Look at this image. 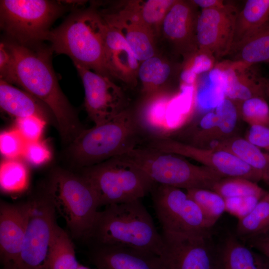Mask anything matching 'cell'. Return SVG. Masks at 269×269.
Segmentation results:
<instances>
[{"mask_svg":"<svg viewBox=\"0 0 269 269\" xmlns=\"http://www.w3.org/2000/svg\"><path fill=\"white\" fill-rule=\"evenodd\" d=\"M12 59V85L19 86L51 111L62 142L69 145L85 129L62 92L51 63L50 48L3 42Z\"/></svg>","mask_w":269,"mask_h":269,"instance_id":"6da1fadb","label":"cell"},{"mask_svg":"<svg viewBox=\"0 0 269 269\" xmlns=\"http://www.w3.org/2000/svg\"><path fill=\"white\" fill-rule=\"evenodd\" d=\"M145 127L138 111L129 108L110 121L85 129L68 146L70 162L82 169L120 156L145 140Z\"/></svg>","mask_w":269,"mask_h":269,"instance_id":"7a4b0ae2","label":"cell"},{"mask_svg":"<svg viewBox=\"0 0 269 269\" xmlns=\"http://www.w3.org/2000/svg\"><path fill=\"white\" fill-rule=\"evenodd\" d=\"M86 239L92 246H121L150 252L160 256L161 234L140 200L105 206L98 211Z\"/></svg>","mask_w":269,"mask_h":269,"instance_id":"3957f363","label":"cell"},{"mask_svg":"<svg viewBox=\"0 0 269 269\" xmlns=\"http://www.w3.org/2000/svg\"><path fill=\"white\" fill-rule=\"evenodd\" d=\"M104 21L93 9L75 12L55 29L46 40L57 54H65L79 66L109 77L106 67L104 43Z\"/></svg>","mask_w":269,"mask_h":269,"instance_id":"277c9868","label":"cell"},{"mask_svg":"<svg viewBox=\"0 0 269 269\" xmlns=\"http://www.w3.org/2000/svg\"><path fill=\"white\" fill-rule=\"evenodd\" d=\"M181 156L140 145L117 157L141 170L154 183L186 190H212L223 178L212 169L192 164Z\"/></svg>","mask_w":269,"mask_h":269,"instance_id":"5b68a950","label":"cell"},{"mask_svg":"<svg viewBox=\"0 0 269 269\" xmlns=\"http://www.w3.org/2000/svg\"><path fill=\"white\" fill-rule=\"evenodd\" d=\"M47 186L56 212L65 220L71 236L87 239L100 207L89 181L81 173L57 168Z\"/></svg>","mask_w":269,"mask_h":269,"instance_id":"8992f818","label":"cell"},{"mask_svg":"<svg viewBox=\"0 0 269 269\" xmlns=\"http://www.w3.org/2000/svg\"><path fill=\"white\" fill-rule=\"evenodd\" d=\"M81 169L95 190L100 207L140 200L155 184L141 170L117 157Z\"/></svg>","mask_w":269,"mask_h":269,"instance_id":"52a82bcc","label":"cell"},{"mask_svg":"<svg viewBox=\"0 0 269 269\" xmlns=\"http://www.w3.org/2000/svg\"><path fill=\"white\" fill-rule=\"evenodd\" d=\"M64 10V5L55 1L2 0L0 27L20 44L37 45L46 40L51 24Z\"/></svg>","mask_w":269,"mask_h":269,"instance_id":"ba28073f","label":"cell"},{"mask_svg":"<svg viewBox=\"0 0 269 269\" xmlns=\"http://www.w3.org/2000/svg\"><path fill=\"white\" fill-rule=\"evenodd\" d=\"M29 212L18 269H49L50 247L58 224L56 210L47 186L28 199Z\"/></svg>","mask_w":269,"mask_h":269,"instance_id":"9c48e42d","label":"cell"},{"mask_svg":"<svg viewBox=\"0 0 269 269\" xmlns=\"http://www.w3.org/2000/svg\"><path fill=\"white\" fill-rule=\"evenodd\" d=\"M153 208L162 232L210 235L211 229L198 205L180 188L155 183Z\"/></svg>","mask_w":269,"mask_h":269,"instance_id":"30bf717a","label":"cell"},{"mask_svg":"<svg viewBox=\"0 0 269 269\" xmlns=\"http://www.w3.org/2000/svg\"><path fill=\"white\" fill-rule=\"evenodd\" d=\"M142 145L190 158L223 178L242 177L256 183L263 180L259 172L226 150L194 146L162 134L148 135Z\"/></svg>","mask_w":269,"mask_h":269,"instance_id":"8fae6325","label":"cell"},{"mask_svg":"<svg viewBox=\"0 0 269 269\" xmlns=\"http://www.w3.org/2000/svg\"><path fill=\"white\" fill-rule=\"evenodd\" d=\"M84 88V106L95 125L106 123L128 108L122 88L110 77L75 66Z\"/></svg>","mask_w":269,"mask_h":269,"instance_id":"7c38bea8","label":"cell"},{"mask_svg":"<svg viewBox=\"0 0 269 269\" xmlns=\"http://www.w3.org/2000/svg\"><path fill=\"white\" fill-rule=\"evenodd\" d=\"M160 255L164 269H213L214 247L211 235L162 232Z\"/></svg>","mask_w":269,"mask_h":269,"instance_id":"4fadbf2b","label":"cell"},{"mask_svg":"<svg viewBox=\"0 0 269 269\" xmlns=\"http://www.w3.org/2000/svg\"><path fill=\"white\" fill-rule=\"evenodd\" d=\"M238 12L231 4L202 9L196 25L198 50L210 53L216 59L228 55L233 43Z\"/></svg>","mask_w":269,"mask_h":269,"instance_id":"5bb4252c","label":"cell"},{"mask_svg":"<svg viewBox=\"0 0 269 269\" xmlns=\"http://www.w3.org/2000/svg\"><path fill=\"white\" fill-rule=\"evenodd\" d=\"M196 7L191 1L175 0L160 28L176 51L187 58L198 50L196 25L199 13Z\"/></svg>","mask_w":269,"mask_h":269,"instance_id":"9a60e30c","label":"cell"},{"mask_svg":"<svg viewBox=\"0 0 269 269\" xmlns=\"http://www.w3.org/2000/svg\"><path fill=\"white\" fill-rule=\"evenodd\" d=\"M29 212L25 202L0 203V252L3 264H16L21 252Z\"/></svg>","mask_w":269,"mask_h":269,"instance_id":"2e32d148","label":"cell"},{"mask_svg":"<svg viewBox=\"0 0 269 269\" xmlns=\"http://www.w3.org/2000/svg\"><path fill=\"white\" fill-rule=\"evenodd\" d=\"M104 21L105 59L109 76L116 77L134 87L137 84V71L140 63L122 34Z\"/></svg>","mask_w":269,"mask_h":269,"instance_id":"e0dca14e","label":"cell"},{"mask_svg":"<svg viewBox=\"0 0 269 269\" xmlns=\"http://www.w3.org/2000/svg\"><path fill=\"white\" fill-rule=\"evenodd\" d=\"M90 259L96 269H164L158 255L121 246H92Z\"/></svg>","mask_w":269,"mask_h":269,"instance_id":"ac0fdd59","label":"cell"},{"mask_svg":"<svg viewBox=\"0 0 269 269\" xmlns=\"http://www.w3.org/2000/svg\"><path fill=\"white\" fill-rule=\"evenodd\" d=\"M223 70L225 97L234 103L254 97L269 98V79L253 68L232 61L219 64Z\"/></svg>","mask_w":269,"mask_h":269,"instance_id":"d6986e66","label":"cell"},{"mask_svg":"<svg viewBox=\"0 0 269 269\" xmlns=\"http://www.w3.org/2000/svg\"><path fill=\"white\" fill-rule=\"evenodd\" d=\"M100 14L107 23L122 34L140 63L156 55L155 34L134 15L118 8Z\"/></svg>","mask_w":269,"mask_h":269,"instance_id":"ffe728a7","label":"cell"},{"mask_svg":"<svg viewBox=\"0 0 269 269\" xmlns=\"http://www.w3.org/2000/svg\"><path fill=\"white\" fill-rule=\"evenodd\" d=\"M267 258L253 251L235 234L214 247L213 269H266Z\"/></svg>","mask_w":269,"mask_h":269,"instance_id":"44dd1931","label":"cell"},{"mask_svg":"<svg viewBox=\"0 0 269 269\" xmlns=\"http://www.w3.org/2000/svg\"><path fill=\"white\" fill-rule=\"evenodd\" d=\"M0 107L5 113L16 119L34 116L46 122L55 119L49 109L40 100L26 91L0 80Z\"/></svg>","mask_w":269,"mask_h":269,"instance_id":"7402d4cb","label":"cell"},{"mask_svg":"<svg viewBox=\"0 0 269 269\" xmlns=\"http://www.w3.org/2000/svg\"><path fill=\"white\" fill-rule=\"evenodd\" d=\"M211 148L228 151L259 172L263 181L269 184V153L262 151L245 138L237 136L214 141Z\"/></svg>","mask_w":269,"mask_h":269,"instance_id":"603a6c76","label":"cell"},{"mask_svg":"<svg viewBox=\"0 0 269 269\" xmlns=\"http://www.w3.org/2000/svg\"><path fill=\"white\" fill-rule=\"evenodd\" d=\"M171 71L170 64L156 55L140 62L137 79L141 83L144 101L166 93L163 86L170 77Z\"/></svg>","mask_w":269,"mask_h":269,"instance_id":"cb8c5ba5","label":"cell"},{"mask_svg":"<svg viewBox=\"0 0 269 269\" xmlns=\"http://www.w3.org/2000/svg\"><path fill=\"white\" fill-rule=\"evenodd\" d=\"M269 20V0H248L238 13L231 49L260 29Z\"/></svg>","mask_w":269,"mask_h":269,"instance_id":"d4e9b609","label":"cell"},{"mask_svg":"<svg viewBox=\"0 0 269 269\" xmlns=\"http://www.w3.org/2000/svg\"><path fill=\"white\" fill-rule=\"evenodd\" d=\"M231 61L246 66L269 61V20L244 41L232 48Z\"/></svg>","mask_w":269,"mask_h":269,"instance_id":"484cf974","label":"cell"},{"mask_svg":"<svg viewBox=\"0 0 269 269\" xmlns=\"http://www.w3.org/2000/svg\"><path fill=\"white\" fill-rule=\"evenodd\" d=\"M175 0H132L121 2L120 9L134 15L156 34L162 22Z\"/></svg>","mask_w":269,"mask_h":269,"instance_id":"4316f807","label":"cell"},{"mask_svg":"<svg viewBox=\"0 0 269 269\" xmlns=\"http://www.w3.org/2000/svg\"><path fill=\"white\" fill-rule=\"evenodd\" d=\"M269 234V191L246 215L238 219L235 235L246 242L253 237Z\"/></svg>","mask_w":269,"mask_h":269,"instance_id":"83f0119b","label":"cell"},{"mask_svg":"<svg viewBox=\"0 0 269 269\" xmlns=\"http://www.w3.org/2000/svg\"><path fill=\"white\" fill-rule=\"evenodd\" d=\"M79 265L70 235L57 224L49 254V269H77Z\"/></svg>","mask_w":269,"mask_h":269,"instance_id":"f1b7e54d","label":"cell"},{"mask_svg":"<svg viewBox=\"0 0 269 269\" xmlns=\"http://www.w3.org/2000/svg\"><path fill=\"white\" fill-rule=\"evenodd\" d=\"M29 171L26 163L19 158L5 159L0 163V187L6 194L26 191L29 184Z\"/></svg>","mask_w":269,"mask_h":269,"instance_id":"f546056e","label":"cell"},{"mask_svg":"<svg viewBox=\"0 0 269 269\" xmlns=\"http://www.w3.org/2000/svg\"><path fill=\"white\" fill-rule=\"evenodd\" d=\"M186 193L198 205L212 228L226 211L225 199L216 192L207 189H191L187 190Z\"/></svg>","mask_w":269,"mask_h":269,"instance_id":"4dcf8cb0","label":"cell"},{"mask_svg":"<svg viewBox=\"0 0 269 269\" xmlns=\"http://www.w3.org/2000/svg\"><path fill=\"white\" fill-rule=\"evenodd\" d=\"M224 199L248 196L263 198L268 192L257 183L242 177H225L218 181L212 190Z\"/></svg>","mask_w":269,"mask_h":269,"instance_id":"1f68e13d","label":"cell"},{"mask_svg":"<svg viewBox=\"0 0 269 269\" xmlns=\"http://www.w3.org/2000/svg\"><path fill=\"white\" fill-rule=\"evenodd\" d=\"M238 115L250 126L269 127V106L266 99L254 97L235 103Z\"/></svg>","mask_w":269,"mask_h":269,"instance_id":"d6a6232c","label":"cell"},{"mask_svg":"<svg viewBox=\"0 0 269 269\" xmlns=\"http://www.w3.org/2000/svg\"><path fill=\"white\" fill-rule=\"evenodd\" d=\"M214 112L217 117V126L214 141L232 136L239 116L235 103L225 97L216 107Z\"/></svg>","mask_w":269,"mask_h":269,"instance_id":"836d02e7","label":"cell"},{"mask_svg":"<svg viewBox=\"0 0 269 269\" xmlns=\"http://www.w3.org/2000/svg\"><path fill=\"white\" fill-rule=\"evenodd\" d=\"M27 141L16 129L2 131L0 134V150L5 159L23 156Z\"/></svg>","mask_w":269,"mask_h":269,"instance_id":"e575fe53","label":"cell"},{"mask_svg":"<svg viewBox=\"0 0 269 269\" xmlns=\"http://www.w3.org/2000/svg\"><path fill=\"white\" fill-rule=\"evenodd\" d=\"M51 156L46 142L39 139L27 142L22 157L29 165L38 167L47 163Z\"/></svg>","mask_w":269,"mask_h":269,"instance_id":"d590c367","label":"cell"},{"mask_svg":"<svg viewBox=\"0 0 269 269\" xmlns=\"http://www.w3.org/2000/svg\"><path fill=\"white\" fill-rule=\"evenodd\" d=\"M47 123L34 116L16 119L15 129L27 142L36 141L40 139Z\"/></svg>","mask_w":269,"mask_h":269,"instance_id":"8d00e7d4","label":"cell"},{"mask_svg":"<svg viewBox=\"0 0 269 269\" xmlns=\"http://www.w3.org/2000/svg\"><path fill=\"white\" fill-rule=\"evenodd\" d=\"M225 95L223 88L208 78L206 82L197 92V101L201 107L205 109L213 108L224 98Z\"/></svg>","mask_w":269,"mask_h":269,"instance_id":"74e56055","label":"cell"},{"mask_svg":"<svg viewBox=\"0 0 269 269\" xmlns=\"http://www.w3.org/2000/svg\"><path fill=\"white\" fill-rule=\"evenodd\" d=\"M215 60L210 53L198 50L188 57L184 69L198 75L213 69L216 65Z\"/></svg>","mask_w":269,"mask_h":269,"instance_id":"f35d334b","label":"cell"},{"mask_svg":"<svg viewBox=\"0 0 269 269\" xmlns=\"http://www.w3.org/2000/svg\"><path fill=\"white\" fill-rule=\"evenodd\" d=\"M262 198L248 196L225 199L226 211L239 219L248 214Z\"/></svg>","mask_w":269,"mask_h":269,"instance_id":"ab89813d","label":"cell"},{"mask_svg":"<svg viewBox=\"0 0 269 269\" xmlns=\"http://www.w3.org/2000/svg\"><path fill=\"white\" fill-rule=\"evenodd\" d=\"M245 139L259 148L269 150V127L263 126H251Z\"/></svg>","mask_w":269,"mask_h":269,"instance_id":"60d3db41","label":"cell"},{"mask_svg":"<svg viewBox=\"0 0 269 269\" xmlns=\"http://www.w3.org/2000/svg\"><path fill=\"white\" fill-rule=\"evenodd\" d=\"M0 79L12 84L13 62L11 55L3 42L0 45Z\"/></svg>","mask_w":269,"mask_h":269,"instance_id":"b9f144b4","label":"cell"},{"mask_svg":"<svg viewBox=\"0 0 269 269\" xmlns=\"http://www.w3.org/2000/svg\"><path fill=\"white\" fill-rule=\"evenodd\" d=\"M246 242L249 247L259 251L269 260V234L253 237Z\"/></svg>","mask_w":269,"mask_h":269,"instance_id":"7bdbcfd3","label":"cell"},{"mask_svg":"<svg viewBox=\"0 0 269 269\" xmlns=\"http://www.w3.org/2000/svg\"><path fill=\"white\" fill-rule=\"evenodd\" d=\"M191 1L202 9L221 8L227 4L221 0H193Z\"/></svg>","mask_w":269,"mask_h":269,"instance_id":"ee69618b","label":"cell"},{"mask_svg":"<svg viewBox=\"0 0 269 269\" xmlns=\"http://www.w3.org/2000/svg\"><path fill=\"white\" fill-rule=\"evenodd\" d=\"M2 269H18L16 265L12 263H9L3 264Z\"/></svg>","mask_w":269,"mask_h":269,"instance_id":"f6af8a7d","label":"cell"},{"mask_svg":"<svg viewBox=\"0 0 269 269\" xmlns=\"http://www.w3.org/2000/svg\"><path fill=\"white\" fill-rule=\"evenodd\" d=\"M77 269H91L80 264Z\"/></svg>","mask_w":269,"mask_h":269,"instance_id":"bcb514c9","label":"cell"},{"mask_svg":"<svg viewBox=\"0 0 269 269\" xmlns=\"http://www.w3.org/2000/svg\"><path fill=\"white\" fill-rule=\"evenodd\" d=\"M269 269V260L267 258V269Z\"/></svg>","mask_w":269,"mask_h":269,"instance_id":"7dc6e473","label":"cell"},{"mask_svg":"<svg viewBox=\"0 0 269 269\" xmlns=\"http://www.w3.org/2000/svg\"><path fill=\"white\" fill-rule=\"evenodd\" d=\"M268 63L269 64V61H268Z\"/></svg>","mask_w":269,"mask_h":269,"instance_id":"c3c4849f","label":"cell"}]
</instances>
